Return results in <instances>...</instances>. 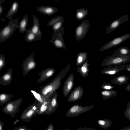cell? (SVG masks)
<instances>
[{
    "instance_id": "5",
    "label": "cell",
    "mask_w": 130,
    "mask_h": 130,
    "mask_svg": "<svg viewBox=\"0 0 130 130\" xmlns=\"http://www.w3.org/2000/svg\"><path fill=\"white\" fill-rule=\"evenodd\" d=\"M130 62V58L122 57H113L112 56L107 57L101 64L103 67L119 66Z\"/></svg>"
},
{
    "instance_id": "16",
    "label": "cell",
    "mask_w": 130,
    "mask_h": 130,
    "mask_svg": "<svg viewBox=\"0 0 130 130\" xmlns=\"http://www.w3.org/2000/svg\"><path fill=\"white\" fill-rule=\"evenodd\" d=\"M74 75L71 73L66 79L63 86V91L64 96H67L72 90L74 85Z\"/></svg>"
},
{
    "instance_id": "9",
    "label": "cell",
    "mask_w": 130,
    "mask_h": 130,
    "mask_svg": "<svg viewBox=\"0 0 130 130\" xmlns=\"http://www.w3.org/2000/svg\"><path fill=\"white\" fill-rule=\"evenodd\" d=\"M89 27V22L88 20L83 21L76 28L75 34L76 40L80 41L86 35Z\"/></svg>"
},
{
    "instance_id": "46",
    "label": "cell",
    "mask_w": 130,
    "mask_h": 130,
    "mask_svg": "<svg viewBox=\"0 0 130 130\" xmlns=\"http://www.w3.org/2000/svg\"><path fill=\"white\" fill-rule=\"evenodd\" d=\"M5 0H0V5H1L4 2Z\"/></svg>"
},
{
    "instance_id": "33",
    "label": "cell",
    "mask_w": 130,
    "mask_h": 130,
    "mask_svg": "<svg viewBox=\"0 0 130 130\" xmlns=\"http://www.w3.org/2000/svg\"><path fill=\"white\" fill-rule=\"evenodd\" d=\"M63 19L53 25L52 27V29L54 32H56L60 30L63 27L64 22Z\"/></svg>"
},
{
    "instance_id": "11",
    "label": "cell",
    "mask_w": 130,
    "mask_h": 130,
    "mask_svg": "<svg viewBox=\"0 0 130 130\" xmlns=\"http://www.w3.org/2000/svg\"><path fill=\"white\" fill-rule=\"evenodd\" d=\"M129 20V16L124 14L115 20L107 27L105 34L109 33L117 28L121 25Z\"/></svg>"
},
{
    "instance_id": "28",
    "label": "cell",
    "mask_w": 130,
    "mask_h": 130,
    "mask_svg": "<svg viewBox=\"0 0 130 130\" xmlns=\"http://www.w3.org/2000/svg\"><path fill=\"white\" fill-rule=\"evenodd\" d=\"M87 53L85 52H81L77 54L76 56V66H79L83 64L87 60Z\"/></svg>"
},
{
    "instance_id": "17",
    "label": "cell",
    "mask_w": 130,
    "mask_h": 130,
    "mask_svg": "<svg viewBox=\"0 0 130 130\" xmlns=\"http://www.w3.org/2000/svg\"><path fill=\"white\" fill-rule=\"evenodd\" d=\"M13 69L8 68L7 72L0 77V84L6 86L10 84L12 78Z\"/></svg>"
},
{
    "instance_id": "35",
    "label": "cell",
    "mask_w": 130,
    "mask_h": 130,
    "mask_svg": "<svg viewBox=\"0 0 130 130\" xmlns=\"http://www.w3.org/2000/svg\"><path fill=\"white\" fill-rule=\"evenodd\" d=\"M104 90H112L115 88V87L110 83L104 82L100 86Z\"/></svg>"
},
{
    "instance_id": "34",
    "label": "cell",
    "mask_w": 130,
    "mask_h": 130,
    "mask_svg": "<svg viewBox=\"0 0 130 130\" xmlns=\"http://www.w3.org/2000/svg\"><path fill=\"white\" fill-rule=\"evenodd\" d=\"M30 91L35 99L38 101V102L40 103H42L44 102L41 95L38 92L33 90H31Z\"/></svg>"
},
{
    "instance_id": "15",
    "label": "cell",
    "mask_w": 130,
    "mask_h": 130,
    "mask_svg": "<svg viewBox=\"0 0 130 130\" xmlns=\"http://www.w3.org/2000/svg\"><path fill=\"white\" fill-rule=\"evenodd\" d=\"M58 93L55 92L51 96L52 99L47 110L44 112L43 115H50L55 112L58 108V104L57 97Z\"/></svg>"
},
{
    "instance_id": "40",
    "label": "cell",
    "mask_w": 130,
    "mask_h": 130,
    "mask_svg": "<svg viewBox=\"0 0 130 130\" xmlns=\"http://www.w3.org/2000/svg\"><path fill=\"white\" fill-rule=\"evenodd\" d=\"M44 130H54L53 125L52 123H50Z\"/></svg>"
},
{
    "instance_id": "3",
    "label": "cell",
    "mask_w": 130,
    "mask_h": 130,
    "mask_svg": "<svg viewBox=\"0 0 130 130\" xmlns=\"http://www.w3.org/2000/svg\"><path fill=\"white\" fill-rule=\"evenodd\" d=\"M23 98H22L9 102L3 108L2 111L14 118L19 110V107L22 104Z\"/></svg>"
},
{
    "instance_id": "27",
    "label": "cell",
    "mask_w": 130,
    "mask_h": 130,
    "mask_svg": "<svg viewBox=\"0 0 130 130\" xmlns=\"http://www.w3.org/2000/svg\"><path fill=\"white\" fill-rule=\"evenodd\" d=\"M100 93L104 101L116 96L118 94L117 91L112 90H104L101 91Z\"/></svg>"
},
{
    "instance_id": "29",
    "label": "cell",
    "mask_w": 130,
    "mask_h": 130,
    "mask_svg": "<svg viewBox=\"0 0 130 130\" xmlns=\"http://www.w3.org/2000/svg\"><path fill=\"white\" fill-rule=\"evenodd\" d=\"M88 12L89 11L87 9L84 8H79L76 11V18L78 20H82L86 16Z\"/></svg>"
},
{
    "instance_id": "1",
    "label": "cell",
    "mask_w": 130,
    "mask_h": 130,
    "mask_svg": "<svg viewBox=\"0 0 130 130\" xmlns=\"http://www.w3.org/2000/svg\"><path fill=\"white\" fill-rule=\"evenodd\" d=\"M71 65L69 63L67 66L51 82L40 87L38 92L45 101L51 96L60 86L61 81L69 70Z\"/></svg>"
},
{
    "instance_id": "32",
    "label": "cell",
    "mask_w": 130,
    "mask_h": 130,
    "mask_svg": "<svg viewBox=\"0 0 130 130\" xmlns=\"http://www.w3.org/2000/svg\"><path fill=\"white\" fill-rule=\"evenodd\" d=\"M63 19V17L61 16H58L50 20L47 23V25L49 26L52 27L56 23Z\"/></svg>"
},
{
    "instance_id": "42",
    "label": "cell",
    "mask_w": 130,
    "mask_h": 130,
    "mask_svg": "<svg viewBox=\"0 0 130 130\" xmlns=\"http://www.w3.org/2000/svg\"><path fill=\"white\" fill-rule=\"evenodd\" d=\"M4 125V122L0 121V130H3V127Z\"/></svg>"
},
{
    "instance_id": "18",
    "label": "cell",
    "mask_w": 130,
    "mask_h": 130,
    "mask_svg": "<svg viewBox=\"0 0 130 130\" xmlns=\"http://www.w3.org/2000/svg\"><path fill=\"white\" fill-rule=\"evenodd\" d=\"M37 10L38 12L48 16L54 14L59 10L57 8L48 6L38 7L37 8Z\"/></svg>"
},
{
    "instance_id": "50",
    "label": "cell",
    "mask_w": 130,
    "mask_h": 130,
    "mask_svg": "<svg viewBox=\"0 0 130 130\" xmlns=\"http://www.w3.org/2000/svg\"></svg>"
},
{
    "instance_id": "44",
    "label": "cell",
    "mask_w": 130,
    "mask_h": 130,
    "mask_svg": "<svg viewBox=\"0 0 130 130\" xmlns=\"http://www.w3.org/2000/svg\"><path fill=\"white\" fill-rule=\"evenodd\" d=\"M119 130H130V126H127Z\"/></svg>"
},
{
    "instance_id": "43",
    "label": "cell",
    "mask_w": 130,
    "mask_h": 130,
    "mask_svg": "<svg viewBox=\"0 0 130 130\" xmlns=\"http://www.w3.org/2000/svg\"><path fill=\"white\" fill-rule=\"evenodd\" d=\"M126 90L130 91V84L127 85L125 88Z\"/></svg>"
},
{
    "instance_id": "12",
    "label": "cell",
    "mask_w": 130,
    "mask_h": 130,
    "mask_svg": "<svg viewBox=\"0 0 130 130\" xmlns=\"http://www.w3.org/2000/svg\"><path fill=\"white\" fill-rule=\"evenodd\" d=\"M84 93L82 87L80 86L76 87L68 96L67 101L69 102H73L80 99Z\"/></svg>"
},
{
    "instance_id": "48",
    "label": "cell",
    "mask_w": 130,
    "mask_h": 130,
    "mask_svg": "<svg viewBox=\"0 0 130 130\" xmlns=\"http://www.w3.org/2000/svg\"><path fill=\"white\" fill-rule=\"evenodd\" d=\"M62 130H70L69 129H62Z\"/></svg>"
},
{
    "instance_id": "7",
    "label": "cell",
    "mask_w": 130,
    "mask_h": 130,
    "mask_svg": "<svg viewBox=\"0 0 130 130\" xmlns=\"http://www.w3.org/2000/svg\"><path fill=\"white\" fill-rule=\"evenodd\" d=\"M94 107L93 105L82 106L79 104L74 105L67 111L65 116L67 117H76L91 110Z\"/></svg>"
},
{
    "instance_id": "8",
    "label": "cell",
    "mask_w": 130,
    "mask_h": 130,
    "mask_svg": "<svg viewBox=\"0 0 130 130\" xmlns=\"http://www.w3.org/2000/svg\"><path fill=\"white\" fill-rule=\"evenodd\" d=\"M34 55V53H32L22 63V73L24 76L36 67L37 64L35 60Z\"/></svg>"
},
{
    "instance_id": "2",
    "label": "cell",
    "mask_w": 130,
    "mask_h": 130,
    "mask_svg": "<svg viewBox=\"0 0 130 130\" xmlns=\"http://www.w3.org/2000/svg\"><path fill=\"white\" fill-rule=\"evenodd\" d=\"M19 18H16L10 20L0 31V43L5 41L14 34L18 27Z\"/></svg>"
},
{
    "instance_id": "39",
    "label": "cell",
    "mask_w": 130,
    "mask_h": 130,
    "mask_svg": "<svg viewBox=\"0 0 130 130\" xmlns=\"http://www.w3.org/2000/svg\"><path fill=\"white\" fill-rule=\"evenodd\" d=\"M97 130L91 127H79L75 130Z\"/></svg>"
},
{
    "instance_id": "22",
    "label": "cell",
    "mask_w": 130,
    "mask_h": 130,
    "mask_svg": "<svg viewBox=\"0 0 130 130\" xmlns=\"http://www.w3.org/2000/svg\"><path fill=\"white\" fill-rule=\"evenodd\" d=\"M19 7V4L17 1L13 3L6 15V18H7L10 20H12L13 15L18 13Z\"/></svg>"
},
{
    "instance_id": "4",
    "label": "cell",
    "mask_w": 130,
    "mask_h": 130,
    "mask_svg": "<svg viewBox=\"0 0 130 130\" xmlns=\"http://www.w3.org/2000/svg\"><path fill=\"white\" fill-rule=\"evenodd\" d=\"M38 101H35L25 109L20 117V119L25 122H29L33 117L36 116L38 111Z\"/></svg>"
},
{
    "instance_id": "45",
    "label": "cell",
    "mask_w": 130,
    "mask_h": 130,
    "mask_svg": "<svg viewBox=\"0 0 130 130\" xmlns=\"http://www.w3.org/2000/svg\"><path fill=\"white\" fill-rule=\"evenodd\" d=\"M3 7L1 6V5H0V15H1L3 12Z\"/></svg>"
},
{
    "instance_id": "47",
    "label": "cell",
    "mask_w": 130,
    "mask_h": 130,
    "mask_svg": "<svg viewBox=\"0 0 130 130\" xmlns=\"http://www.w3.org/2000/svg\"><path fill=\"white\" fill-rule=\"evenodd\" d=\"M1 20L3 21H6L5 20V19L3 18H1Z\"/></svg>"
},
{
    "instance_id": "38",
    "label": "cell",
    "mask_w": 130,
    "mask_h": 130,
    "mask_svg": "<svg viewBox=\"0 0 130 130\" xmlns=\"http://www.w3.org/2000/svg\"><path fill=\"white\" fill-rule=\"evenodd\" d=\"M14 130H32L30 128H28L26 126H23L15 128Z\"/></svg>"
},
{
    "instance_id": "23",
    "label": "cell",
    "mask_w": 130,
    "mask_h": 130,
    "mask_svg": "<svg viewBox=\"0 0 130 130\" xmlns=\"http://www.w3.org/2000/svg\"><path fill=\"white\" fill-rule=\"evenodd\" d=\"M51 99L52 97L51 96L43 103H40L39 102L38 103V109L37 115H42L47 110Z\"/></svg>"
},
{
    "instance_id": "49",
    "label": "cell",
    "mask_w": 130,
    "mask_h": 130,
    "mask_svg": "<svg viewBox=\"0 0 130 130\" xmlns=\"http://www.w3.org/2000/svg\"><path fill=\"white\" fill-rule=\"evenodd\" d=\"M129 46H130V44H129Z\"/></svg>"
},
{
    "instance_id": "26",
    "label": "cell",
    "mask_w": 130,
    "mask_h": 130,
    "mask_svg": "<svg viewBox=\"0 0 130 130\" xmlns=\"http://www.w3.org/2000/svg\"><path fill=\"white\" fill-rule=\"evenodd\" d=\"M42 35H36L33 33L27 31L26 32L24 38L25 41L29 43L38 40L41 41Z\"/></svg>"
},
{
    "instance_id": "41",
    "label": "cell",
    "mask_w": 130,
    "mask_h": 130,
    "mask_svg": "<svg viewBox=\"0 0 130 130\" xmlns=\"http://www.w3.org/2000/svg\"><path fill=\"white\" fill-rule=\"evenodd\" d=\"M125 67V70L129 71L128 73L130 74V64H124Z\"/></svg>"
},
{
    "instance_id": "37",
    "label": "cell",
    "mask_w": 130,
    "mask_h": 130,
    "mask_svg": "<svg viewBox=\"0 0 130 130\" xmlns=\"http://www.w3.org/2000/svg\"><path fill=\"white\" fill-rule=\"evenodd\" d=\"M124 114L127 119L130 120V101L127 103V106L124 112Z\"/></svg>"
},
{
    "instance_id": "25",
    "label": "cell",
    "mask_w": 130,
    "mask_h": 130,
    "mask_svg": "<svg viewBox=\"0 0 130 130\" xmlns=\"http://www.w3.org/2000/svg\"><path fill=\"white\" fill-rule=\"evenodd\" d=\"M129 79V77L125 75L117 77L110 80L111 82L113 84L122 85L126 83Z\"/></svg>"
},
{
    "instance_id": "10",
    "label": "cell",
    "mask_w": 130,
    "mask_h": 130,
    "mask_svg": "<svg viewBox=\"0 0 130 130\" xmlns=\"http://www.w3.org/2000/svg\"><path fill=\"white\" fill-rule=\"evenodd\" d=\"M130 38V33L116 38L104 45L99 51H104L121 44Z\"/></svg>"
},
{
    "instance_id": "19",
    "label": "cell",
    "mask_w": 130,
    "mask_h": 130,
    "mask_svg": "<svg viewBox=\"0 0 130 130\" xmlns=\"http://www.w3.org/2000/svg\"><path fill=\"white\" fill-rule=\"evenodd\" d=\"M33 24L31 27L30 28L27 30L34 34L42 35V33L40 28V22L39 20L36 16L33 15Z\"/></svg>"
},
{
    "instance_id": "13",
    "label": "cell",
    "mask_w": 130,
    "mask_h": 130,
    "mask_svg": "<svg viewBox=\"0 0 130 130\" xmlns=\"http://www.w3.org/2000/svg\"><path fill=\"white\" fill-rule=\"evenodd\" d=\"M124 64L119 66H109L102 70L100 72L101 74L107 75H113L119 72L125 70Z\"/></svg>"
},
{
    "instance_id": "36",
    "label": "cell",
    "mask_w": 130,
    "mask_h": 130,
    "mask_svg": "<svg viewBox=\"0 0 130 130\" xmlns=\"http://www.w3.org/2000/svg\"><path fill=\"white\" fill-rule=\"evenodd\" d=\"M6 60L5 56L3 54H0V71L5 66Z\"/></svg>"
},
{
    "instance_id": "21",
    "label": "cell",
    "mask_w": 130,
    "mask_h": 130,
    "mask_svg": "<svg viewBox=\"0 0 130 130\" xmlns=\"http://www.w3.org/2000/svg\"><path fill=\"white\" fill-rule=\"evenodd\" d=\"M89 66L88 60L87 59L83 64L77 68V71L83 77L86 78L89 74L90 71L89 68Z\"/></svg>"
},
{
    "instance_id": "20",
    "label": "cell",
    "mask_w": 130,
    "mask_h": 130,
    "mask_svg": "<svg viewBox=\"0 0 130 130\" xmlns=\"http://www.w3.org/2000/svg\"><path fill=\"white\" fill-rule=\"evenodd\" d=\"M113 57H122L130 58V49L127 46H123L116 50L112 55Z\"/></svg>"
},
{
    "instance_id": "24",
    "label": "cell",
    "mask_w": 130,
    "mask_h": 130,
    "mask_svg": "<svg viewBox=\"0 0 130 130\" xmlns=\"http://www.w3.org/2000/svg\"><path fill=\"white\" fill-rule=\"evenodd\" d=\"M28 22V17L27 14H26L20 22L18 27L20 34L26 32L27 31V29Z\"/></svg>"
},
{
    "instance_id": "14",
    "label": "cell",
    "mask_w": 130,
    "mask_h": 130,
    "mask_svg": "<svg viewBox=\"0 0 130 130\" xmlns=\"http://www.w3.org/2000/svg\"><path fill=\"white\" fill-rule=\"evenodd\" d=\"M55 71L56 70L52 68H46L42 70L38 74L39 77L37 81V83H42L54 75Z\"/></svg>"
},
{
    "instance_id": "31",
    "label": "cell",
    "mask_w": 130,
    "mask_h": 130,
    "mask_svg": "<svg viewBox=\"0 0 130 130\" xmlns=\"http://www.w3.org/2000/svg\"><path fill=\"white\" fill-rule=\"evenodd\" d=\"M97 122L98 124L100 127L104 129L109 128L112 123V121L107 119L98 120Z\"/></svg>"
},
{
    "instance_id": "30",
    "label": "cell",
    "mask_w": 130,
    "mask_h": 130,
    "mask_svg": "<svg viewBox=\"0 0 130 130\" xmlns=\"http://www.w3.org/2000/svg\"><path fill=\"white\" fill-rule=\"evenodd\" d=\"M14 96L12 94L5 93H1L0 94V105H3L9 102Z\"/></svg>"
},
{
    "instance_id": "6",
    "label": "cell",
    "mask_w": 130,
    "mask_h": 130,
    "mask_svg": "<svg viewBox=\"0 0 130 130\" xmlns=\"http://www.w3.org/2000/svg\"><path fill=\"white\" fill-rule=\"evenodd\" d=\"M64 30L62 27L59 30L54 32L52 35V38L50 41V42L57 48L66 49V45L63 38Z\"/></svg>"
}]
</instances>
